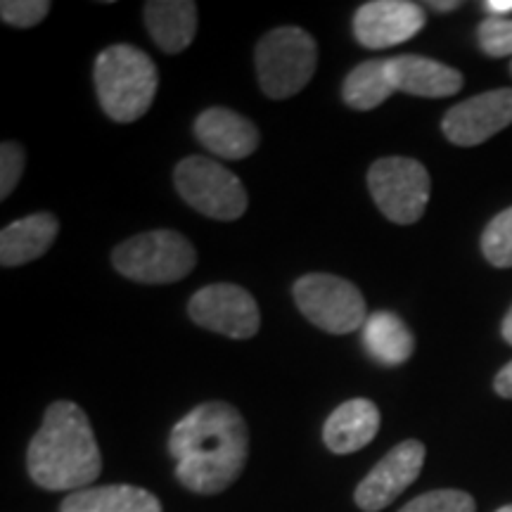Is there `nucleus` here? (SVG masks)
Instances as JSON below:
<instances>
[{"mask_svg":"<svg viewBox=\"0 0 512 512\" xmlns=\"http://www.w3.org/2000/svg\"><path fill=\"white\" fill-rule=\"evenodd\" d=\"M477 43L484 55L510 57L512 55V19L510 17H486L477 27Z\"/></svg>","mask_w":512,"mask_h":512,"instance_id":"5701e85b","label":"nucleus"},{"mask_svg":"<svg viewBox=\"0 0 512 512\" xmlns=\"http://www.w3.org/2000/svg\"><path fill=\"white\" fill-rule=\"evenodd\" d=\"M475 498L460 489H437L427 491L411 503H406L399 512H475Z\"/></svg>","mask_w":512,"mask_h":512,"instance_id":"4be33fe9","label":"nucleus"},{"mask_svg":"<svg viewBox=\"0 0 512 512\" xmlns=\"http://www.w3.org/2000/svg\"><path fill=\"white\" fill-rule=\"evenodd\" d=\"M380 430V411L373 401L351 399L337 406L325 420L323 441L337 456H347L366 448Z\"/></svg>","mask_w":512,"mask_h":512,"instance_id":"2eb2a0df","label":"nucleus"},{"mask_svg":"<svg viewBox=\"0 0 512 512\" xmlns=\"http://www.w3.org/2000/svg\"><path fill=\"white\" fill-rule=\"evenodd\" d=\"M174 185L178 195L207 219L235 221L247 211L245 185L233 171L209 157L192 155L178 162Z\"/></svg>","mask_w":512,"mask_h":512,"instance_id":"0eeeda50","label":"nucleus"},{"mask_svg":"<svg viewBox=\"0 0 512 512\" xmlns=\"http://www.w3.org/2000/svg\"><path fill=\"white\" fill-rule=\"evenodd\" d=\"M195 136L211 155L221 159H245L259 147V128L242 114L211 107L195 121Z\"/></svg>","mask_w":512,"mask_h":512,"instance_id":"4468645a","label":"nucleus"},{"mask_svg":"<svg viewBox=\"0 0 512 512\" xmlns=\"http://www.w3.org/2000/svg\"><path fill=\"white\" fill-rule=\"evenodd\" d=\"M60 512H164L152 491L133 484L93 486L64 498Z\"/></svg>","mask_w":512,"mask_h":512,"instance_id":"a211bd4d","label":"nucleus"},{"mask_svg":"<svg viewBox=\"0 0 512 512\" xmlns=\"http://www.w3.org/2000/svg\"><path fill=\"white\" fill-rule=\"evenodd\" d=\"M512 124V88L479 93L446 112L441 131L448 143L458 147H475L494 138Z\"/></svg>","mask_w":512,"mask_h":512,"instance_id":"9b49d317","label":"nucleus"},{"mask_svg":"<svg viewBox=\"0 0 512 512\" xmlns=\"http://www.w3.org/2000/svg\"><path fill=\"white\" fill-rule=\"evenodd\" d=\"M363 344L380 366L396 368L413 356L415 337L396 313L377 311L363 325Z\"/></svg>","mask_w":512,"mask_h":512,"instance_id":"6ab92c4d","label":"nucleus"},{"mask_svg":"<svg viewBox=\"0 0 512 512\" xmlns=\"http://www.w3.org/2000/svg\"><path fill=\"white\" fill-rule=\"evenodd\" d=\"M95 91L102 112L117 124H133L152 107L159 74L152 57L136 46L105 48L95 60Z\"/></svg>","mask_w":512,"mask_h":512,"instance_id":"7ed1b4c3","label":"nucleus"},{"mask_svg":"<svg viewBox=\"0 0 512 512\" xmlns=\"http://www.w3.org/2000/svg\"><path fill=\"white\" fill-rule=\"evenodd\" d=\"M112 264L133 283L169 285L192 273L197 252L176 230H152L121 242L112 252Z\"/></svg>","mask_w":512,"mask_h":512,"instance_id":"39448f33","label":"nucleus"},{"mask_svg":"<svg viewBox=\"0 0 512 512\" xmlns=\"http://www.w3.org/2000/svg\"><path fill=\"white\" fill-rule=\"evenodd\" d=\"M294 302L309 323L330 335H349L368 320L361 290L349 280L330 273H309L294 283Z\"/></svg>","mask_w":512,"mask_h":512,"instance_id":"423d86ee","label":"nucleus"},{"mask_svg":"<svg viewBox=\"0 0 512 512\" xmlns=\"http://www.w3.org/2000/svg\"><path fill=\"white\" fill-rule=\"evenodd\" d=\"M427 15L408 0H370L354 15V36L363 48L384 50L401 46L420 34Z\"/></svg>","mask_w":512,"mask_h":512,"instance_id":"f8f14e48","label":"nucleus"},{"mask_svg":"<svg viewBox=\"0 0 512 512\" xmlns=\"http://www.w3.org/2000/svg\"><path fill=\"white\" fill-rule=\"evenodd\" d=\"M145 27L164 53H183L195 41L197 5L192 0H150L145 3Z\"/></svg>","mask_w":512,"mask_h":512,"instance_id":"f3484780","label":"nucleus"},{"mask_svg":"<svg viewBox=\"0 0 512 512\" xmlns=\"http://www.w3.org/2000/svg\"><path fill=\"white\" fill-rule=\"evenodd\" d=\"M496 512H512V505H503V508L496 510Z\"/></svg>","mask_w":512,"mask_h":512,"instance_id":"c756f323","label":"nucleus"},{"mask_svg":"<svg viewBox=\"0 0 512 512\" xmlns=\"http://www.w3.org/2000/svg\"><path fill=\"white\" fill-rule=\"evenodd\" d=\"M425 444L418 439L401 441L356 486V505L363 512H380L394 503L420 477L425 465Z\"/></svg>","mask_w":512,"mask_h":512,"instance_id":"9d476101","label":"nucleus"},{"mask_svg":"<svg viewBox=\"0 0 512 512\" xmlns=\"http://www.w3.org/2000/svg\"><path fill=\"white\" fill-rule=\"evenodd\" d=\"M494 389L498 396H503V399H512V361L508 366H503L498 370L496 380H494Z\"/></svg>","mask_w":512,"mask_h":512,"instance_id":"a878e982","label":"nucleus"},{"mask_svg":"<svg viewBox=\"0 0 512 512\" xmlns=\"http://www.w3.org/2000/svg\"><path fill=\"white\" fill-rule=\"evenodd\" d=\"M169 453L185 489L200 496L221 494L238 482L247 465V422L226 401L200 403L174 425Z\"/></svg>","mask_w":512,"mask_h":512,"instance_id":"f257e3e1","label":"nucleus"},{"mask_svg":"<svg viewBox=\"0 0 512 512\" xmlns=\"http://www.w3.org/2000/svg\"><path fill=\"white\" fill-rule=\"evenodd\" d=\"M387 74L394 93L415 98H448L463 88V74L458 69L422 55H396L387 60Z\"/></svg>","mask_w":512,"mask_h":512,"instance_id":"ddd939ff","label":"nucleus"},{"mask_svg":"<svg viewBox=\"0 0 512 512\" xmlns=\"http://www.w3.org/2000/svg\"><path fill=\"white\" fill-rule=\"evenodd\" d=\"M57 233L60 221L53 214H31L10 223L0 233V264L15 268L36 261L53 247Z\"/></svg>","mask_w":512,"mask_h":512,"instance_id":"dca6fc26","label":"nucleus"},{"mask_svg":"<svg viewBox=\"0 0 512 512\" xmlns=\"http://www.w3.org/2000/svg\"><path fill=\"white\" fill-rule=\"evenodd\" d=\"M482 8L489 12V17H508L512 15V0H486Z\"/></svg>","mask_w":512,"mask_h":512,"instance_id":"bb28decb","label":"nucleus"},{"mask_svg":"<svg viewBox=\"0 0 512 512\" xmlns=\"http://www.w3.org/2000/svg\"><path fill=\"white\" fill-rule=\"evenodd\" d=\"M188 313L192 323L204 330L219 332L230 339H249L261 328V313L256 299L245 287L233 283H214L192 294Z\"/></svg>","mask_w":512,"mask_h":512,"instance_id":"1a4fd4ad","label":"nucleus"},{"mask_svg":"<svg viewBox=\"0 0 512 512\" xmlns=\"http://www.w3.org/2000/svg\"><path fill=\"white\" fill-rule=\"evenodd\" d=\"M24 166H27V152L24 147L15 143V140H5L0 145V197L8 200L12 190L17 188L19 178L24 174Z\"/></svg>","mask_w":512,"mask_h":512,"instance_id":"393cba45","label":"nucleus"},{"mask_svg":"<svg viewBox=\"0 0 512 512\" xmlns=\"http://www.w3.org/2000/svg\"><path fill=\"white\" fill-rule=\"evenodd\" d=\"M48 0H3L0 3V17L5 24L17 29H31L48 17Z\"/></svg>","mask_w":512,"mask_h":512,"instance_id":"b1692460","label":"nucleus"},{"mask_svg":"<svg viewBox=\"0 0 512 512\" xmlns=\"http://www.w3.org/2000/svg\"><path fill=\"white\" fill-rule=\"evenodd\" d=\"M482 254L491 266L512 268V207L494 216L484 228Z\"/></svg>","mask_w":512,"mask_h":512,"instance_id":"412c9836","label":"nucleus"},{"mask_svg":"<svg viewBox=\"0 0 512 512\" xmlns=\"http://www.w3.org/2000/svg\"><path fill=\"white\" fill-rule=\"evenodd\" d=\"M394 93L387 74V60H368L351 69L344 79L342 98L351 110L370 112Z\"/></svg>","mask_w":512,"mask_h":512,"instance_id":"aec40b11","label":"nucleus"},{"mask_svg":"<svg viewBox=\"0 0 512 512\" xmlns=\"http://www.w3.org/2000/svg\"><path fill=\"white\" fill-rule=\"evenodd\" d=\"M368 190L377 209L392 223H418L430 202L432 181L427 169L411 157H382L370 166Z\"/></svg>","mask_w":512,"mask_h":512,"instance_id":"6e6552de","label":"nucleus"},{"mask_svg":"<svg viewBox=\"0 0 512 512\" xmlns=\"http://www.w3.org/2000/svg\"><path fill=\"white\" fill-rule=\"evenodd\" d=\"M427 8L434 12H453L460 8V3L458 0H448V3H437V0H430V3H427Z\"/></svg>","mask_w":512,"mask_h":512,"instance_id":"cd10ccee","label":"nucleus"},{"mask_svg":"<svg viewBox=\"0 0 512 512\" xmlns=\"http://www.w3.org/2000/svg\"><path fill=\"white\" fill-rule=\"evenodd\" d=\"M501 335H503L505 342H508L510 347H512V306H510V311L505 313V318H503V325H501Z\"/></svg>","mask_w":512,"mask_h":512,"instance_id":"c85d7f7f","label":"nucleus"},{"mask_svg":"<svg viewBox=\"0 0 512 512\" xmlns=\"http://www.w3.org/2000/svg\"><path fill=\"white\" fill-rule=\"evenodd\" d=\"M29 477L46 491L88 489L102 472L91 420L74 401H55L27 448Z\"/></svg>","mask_w":512,"mask_h":512,"instance_id":"f03ea898","label":"nucleus"},{"mask_svg":"<svg viewBox=\"0 0 512 512\" xmlns=\"http://www.w3.org/2000/svg\"><path fill=\"white\" fill-rule=\"evenodd\" d=\"M256 79L271 100L302 93L316 74L318 46L309 31L278 27L261 38L254 53Z\"/></svg>","mask_w":512,"mask_h":512,"instance_id":"20e7f679","label":"nucleus"},{"mask_svg":"<svg viewBox=\"0 0 512 512\" xmlns=\"http://www.w3.org/2000/svg\"><path fill=\"white\" fill-rule=\"evenodd\" d=\"M510 74H512V64H510Z\"/></svg>","mask_w":512,"mask_h":512,"instance_id":"7c9ffc66","label":"nucleus"}]
</instances>
